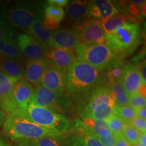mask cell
Masks as SVG:
<instances>
[{
	"label": "cell",
	"mask_w": 146,
	"mask_h": 146,
	"mask_svg": "<svg viewBox=\"0 0 146 146\" xmlns=\"http://www.w3.org/2000/svg\"><path fill=\"white\" fill-rule=\"evenodd\" d=\"M100 71L87 64L76 60L66 72V91L76 99L87 98L101 86Z\"/></svg>",
	"instance_id": "6da1fadb"
},
{
	"label": "cell",
	"mask_w": 146,
	"mask_h": 146,
	"mask_svg": "<svg viewBox=\"0 0 146 146\" xmlns=\"http://www.w3.org/2000/svg\"><path fill=\"white\" fill-rule=\"evenodd\" d=\"M3 129L6 136L16 142L22 140L34 141L65 131L47 129L36 125L23 116L19 111L8 114L5 117Z\"/></svg>",
	"instance_id": "7a4b0ae2"
},
{
	"label": "cell",
	"mask_w": 146,
	"mask_h": 146,
	"mask_svg": "<svg viewBox=\"0 0 146 146\" xmlns=\"http://www.w3.org/2000/svg\"><path fill=\"white\" fill-rule=\"evenodd\" d=\"M141 42L140 26L137 23H127L111 33L106 35V45L114 56H126L136 50Z\"/></svg>",
	"instance_id": "3957f363"
},
{
	"label": "cell",
	"mask_w": 146,
	"mask_h": 146,
	"mask_svg": "<svg viewBox=\"0 0 146 146\" xmlns=\"http://www.w3.org/2000/svg\"><path fill=\"white\" fill-rule=\"evenodd\" d=\"M19 112L36 125L47 129L67 131L74 128V121H71L64 115L46 108L31 104L25 111Z\"/></svg>",
	"instance_id": "277c9868"
},
{
	"label": "cell",
	"mask_w": 146,
	"mask_h": 146,
	"mask_svg": "<svg viewBox=\"0 0 146 146\" xmlns=\"http://www.w3.org/2000/svg\"><path fill=\"white\" fill-rule=\"evenodd\" d=\"M76 59L91 66L101 72L114 60V55L106 44L79 45L74 50Z\"/></svg>",
	"instance_id": "5b68a950"
},
{
	"label": "cell",
	"mask_w": 146,
	"mask_h": 146,
	"mask_svg": "<svg viewBox=\"0 0 146 146\" xmlns=\"http://www.w3.org/2000/svg\"><path fill=\"white\" fill-rule=\"evenodd\" d=\"M44 11L42 2L17 3L9 12V23L17 28L29 29L37 18H44Z\"/></svg>",
	"instance_id": "8992f818"
},
{
	"label": "cell",
	"mask_w": 146,
	"mask_h": 146,
	"mask_svg": "<svg viewBox=\"0 0 146 146\" xmlns=\"http://www.w3.org/2000/svg\"><path fill=\"white\" fill-rule=\"evenodd\" d=\"M70 97L63 93L54 92L40 85L35 87L31 104L62 112L71 106Z\"/></svg>",
	"instance_id": "52a82bcc"
},
{
	"label": "cell",
	"mask_w": 146,
	"mask_h": 146,
	"mask_svg": "<svg viewBox=\"0 0 146 146\" xmlns=\"http://www.w3.org/2000/svg\"><path fill=\"white\" fill-rule=\"evenodd\" d=\"M73 31L81 44H105L106 35L99 20L85 19L74 26Z\"/></svg>",
	"instance_id": "ba28073f"
},
{
	"label": "cell",
	"mask_w": 146,
	"mask_h": 146,
	"mask_svg": "<svg viewBox=\"0 0 146 146\" xmlns=\"http://www.w3.org/2000/svg\"><path fill=\"white\" fill-rule=\"evenodd\" d=\"M115 106L116 104L113 101L108 87L101 85L95 89L87 98V101L82 108L80 117L81 118H86L91 113Z\"/></svg>",
	"instance_id": "9c48e42d"
},
{
	"label": "cell",
	"mask_w": 146,
	"mask_h": 146,
	"mask_svg": "<svg viewBox=\"0 0 146 146\" xmlns=\"http://www.w3.org/2000/svg\"><path fill=\"white\" fill-rule=\"evenodd\" d=\"M36 146H82L81 133L75 127L55 135L34 140Z\"/></svg>",
	"instance_id": "30bf717a"
},
{
	"label": "cell",
	"mask_w": 146,
	"mask_h": 146,
	"mask_svg": "<svg viewBox=\"0 0 146 146\" xmlns=\"http://www.w3.org/2000/svg\"><path fill=\"white\" fill-rule=\"evenodd\" d=\"M39 85L57 93H64L66 88V72L47 62Z\"/></svg>",
	"instance_id": "8fae6325"
},
{
	"label": "cell",
	"mask_w": 146,
	"mask_h": 146,
	"mask_svg": "<svg viewBox=\"0 0 146 146\" xmlns=\"http://www.w3.org/2000/svg\"><path fill=\"white\" fill-rule=\"evenodd\" d=\"M17 44L22 54L29 60L45 58L47 46L43 43L29 34H21L17 36Z\"/></svg>",
	"instance_id": "7c38bea8"
},
{
	"label": "cell",
	"mask_w": 146,
	"mask_h": 146,
	"mask_svg": "<svg viewBox=\"0 0 146 146\" xmlns=\"http://www.w3.org/2000/svg\"><path fill=\"white\" fill-rule=\"evenodd\" d=\"M45 59L47 62L67 72L69 66L76 60L72 51L63 50L58 47L47 46Z\"/></svg>",
	"instance_id": "4fadbf2b"
},
{
	"label": "cell",
	"mask_w": 146,
	"mask_h": 146,
	"mask_svg": "<svg viewBox=\"0 0 146 146\" xmlns=\"http://www.w3.org/2000/svg\"><path fill=\"white\" fill-rule=\"evenodd\" d=\"M33 93L34 88L25 80L21 78L16 82L12 89V96L19 110H26L31 105Z\"/></svg>",
	"instance_id": "5bb4252c"
},
{
	"label": "cell",
	"mask_w": 146,
	"mask_h": 146,
	"mask_svg": "<svg viewBox=\"0 0 146 146\" xmlns=\"http://www.w3.org/2000/svg\"><path fill=\"white\" fill-rule=\"evenodd\" d=\"M79 45V41L72 30L62 29L52 32L50 47H58L74 52Z\"/></svg>",
	"instance_id": "9a60e30c"
},
{
	"label": "cell",
	"mask_w": 146,
	"mask_h": 146,
	"mask_svg": "<svg viewBox=\"0 0 146 146\" xmlns=\"http://www.w3.org/2000/svg\"><path fill=\"white\" fill-rule=\"evenodd\" d=\"M119 14V10L112 1L109 0H95L89 1L88 16L102 20Z\"/></svg>",
	"instance_id": "2e32d148"
},
{
	"label": "cell",
	"mask_w": 146,
	"mask_h": 146,
	"mask_svg": "<svg viewBox=\"0 0 146 146\" xmlns=\"http://www.w3.org/2000/svg\"><path fill=\"white\" fill-rule=\"evenodd\" d=\"M120 83L129 96L137 92L138 89L143 83L136 65L125 66L123 76Z\"/></svg>",
	"instance_id": "e0dca14e"
},
{
	"label": "cell",
	"mask_w": 146,
	"mask_h": 146,
	"mask_svg": "<svg viewBox=\"0 0 146 146\" xmlns=\"http://www.w3.org/2000/svg\"><path fill=\"white\" fill-rule=\"evenodd\" d=\"M47 66V62L45 58L27 60L24 70L25 81L35 86L39 85Z\"/></svg>",
	"instance_id": "ac0fdd59"
},
{
	"label": "cell",
	"mask_w": 146,
	"mask_h": 146,
	"mask_svg": "<svg viewBox=\"0 0 146 146\" xmlns=\"http://www.w3.org/2000/svg\"><path fill=\"white\" fill-rule=\"evenodd\" d=\"M88 4L87 1H71L66 7L67 17L70 21L81 22L88 16Z\"/></svg>",
	"instance_id": "d6986e66"
},
{
	"label": "cell",
	"mask_w": 146,
	"mask_h": 146,
	"mask_svg": "<svg viewBox=\"0 0 146 146\" xmlns=\"http://www.w3.org/2000/svg\"><path fill=\"white\" fill-rule=\"evenodd\" d=\"M43 18H39L35 20L28 29V33L29 35L34 36L47 46H50L52 32L47 30L43 26Z\"/></svg>",
	"instance_id": "ffe728a7"
},
{
	"label": "cell",
	"mask_w": 146,
	"mask_h": 146,
	"mask_svg": "<svg viewBox=\"0 0 146 146\" xmlns=\"http://www.w3.org/2000/svg\"><path fill=\"white\" fill-rule=\"evenodd\" d=\"M115 104L118 106L129 105V95L120 82L110 84L108 86Z\"/></svg>",
	"instance_id": "44dd1931"
},
{
	"label": "cell",
	"mask_w": 146,
	"mask_h": 146,
	"mask_svg": "<svg viewBox=\"0 0 146 146\" xmlns=\"http://www.w3.org/2000/svg\"><path fill=\"white\" fill-rule=\"evenodd\" d=\"M0 72L9 76L22 78L24 70L18 60L5 58L0 65Z\"/></svg>",
	"instance_id": "7402d4cb"
},
{
	"label": "cell",
	"mask_w": 146,
	"mask_h": 146,
	"mask_svg": "<svg viewBox=\"0 0 146 146\" xmlns=\"http://www.w3.org/2000/svg\"><path fill=\"white\" fill-rule=\"evenodd\" d=\"M99 21L101 23L105 35H108L114 31L118 28L127 23H126L127 21H133V19L127 16L116 15L112 17L106 18V19L99 20Z\"/></svg>",
	"instance_id": "603a6c76"
},
{
	"label": "cell",
	"mask_w": 146,
	"mask_h": 146,
	"mask_svg": "<svg viewBox=\"0 0 146 146\" xmlns=\"http://www.w3.org/2000/svg\"><path fill=\"white\" fill-rule=\"evenodd\" d=\"M74 127L81 133L82 146H104L96 135L82 127L77 120L74 121Z\"/></svg>",
	"instance_id": "cb8c5ba5"
},
{
	"label": "cell",
	"mask_w": 146,
	"mask_h": 146,
	"mask_svg": "<svg viewBox=\"0 0 146 146\" xmlns=\"http://www.w3.org/2000/svg\"><path fill=\"white\" fill-rule=\"evenodd\" d=\"M20 79L0 72V98L11 96L14 85Z\"/></svg>",
	"instance_id": "d4e9b609"
},
{
	"label": "cell",
	"mask_w": 146,
	"mask_h": 146,
	"mask_svg": "<svg viewBox=\"0 0 146 146\" xmlns=\"http://www.w3.org/2000/svg\"><path fill=\"white\" fill-rule=\"evenodd\" d=\"M77 120L84 129L94 133L96 136L98 135L101 129L104 128H108L107 123L105 121H102V120H97L89 118H81V119H77Z\"/></svg>",
	"instance_id": "484cf974"
},
{
	"label": "cell",
	"mask_w": 146,
	"mask_h": 146,
	"mask_svg": "<svg viewBox=\"0 0 146 146\" xmlns=\"http://www.w3.org/2000/svg\"><path fill=\"white\" fill-rule=\"evenodd\" d=\"M0 53L5 58L18 60H19L22 56V53L18 47L17 42L12 37L9 38Z\"/></svg>",
	"instance_id": "4316f807"
},
{
	"label": "cell",
	"mask_w": 146,
	"mask_h": 146,
	"mask_svg": "<svg viewBox=\"0 0 146 146\" xmlns=\"http://www.w3.org/2000/svg\"><path fill=\"white\" fill-rule=\"evenodd\" d=\"M65 16L64 10L62 8L53 5H48L45 7L44 18L56 23H60Z\"/></svg>",
	"instance_id": "83f0119b"
},
{
	"label": "cell",
	"mask_w": 146,
	"mask_h": 146,
	"mask_svg": "<svg viewBox=\"0 0 146 146\" xmlns=\"http://www.w3.org/2000/svg\"><path fill=\"white\" fill-rule=\"evenodd\" d=\"M108 67H110L106 72V79L108 85L120 82L124 74L125 66H122L118 63L113 64L112 62Z\"/></svg>",
	"instance_id": "f1b7e54d"
},
{
	"label": "cell",
	"mask_w": 146,
	"mask_h": 146,
	"mask_svg": "<svg viewBox=\"0 0 146 146\" xmlns=\"http://www.w3.org/2000/svg\"><path fill=\"white\" fill-rule=\"evenodd\" d=\"M122 133L131 146H134L139 143L140 132L131 123H127L126 124Z\"/></svg>",
	"instance_id": "f546056e"
},
{
	"label": "cell",
	"mask_w": 146,
	"mask_h": 146,
	"mask_svg": "<svg viewBox=\"0 0 146 146\" xmlns=\"http://www.w3.org/2000/svg\"><path fill=\"white\" fill-rule=\"evenodd\" d=\"M114 114L123 118L127 123H129L131 120L136 117L135 110L129 105L125 106H116L114 110Z\"/></svg>",
	"instance_id": "4dcf8cb0"
},
{
	"label": "cell",
	"mask_w": 146,
	"mask_h": 146,
	"mask_svg": "<svg viewBox=\"0 0 146 146\" xmlns=\"http://www.w3.org/2000/svg\"><path fill=\"white\" fill-rule=\"evenodd\" d=\"M106 123H107L108 127L112 133H122L124 127L127 123L123 118H120L116 115L113 114L108 119Z\"/></svg>",
	"instance_id": "1f68e13d"
},
{
	"label": "cell",
	"mask_w": 146,
	"mask_h": 146,
	"mask_svg": "<svg viewBox=\"0 0 146 146\" xmlns=\"http://www.w3.org/2000/svg\"><path fill=\"white\" fill-rule=\"evenodd\" d=\"M129 106L134 110H137L146 106L145 97L135 93L129 96Z\"/></svg>",
	"instance_id": "d6a6232c"
},
{
	"label": "cell",
	"mask_w": 146,
	"mask_h": 146,
	"mask_svg": "<svg viewBox=\"0 0 146 146\" xmlns=\"http://www.w3.org/2000/svg\"><path fill=\"white\" fill-rule=\"evenodd\" d=\"M104 146H114V138L112 133L108 128H104L97 135Z\"/></svg>",
	"instance_id": "836d02e7"
},
{
	"label": "cell",
	"mask_w": 146,
	"mask_h": 146,
	"mask_svg": "<svg viewBox=\"0 0 146 146\" xmlns=\"http://www.w3.org/2000/svg\"><path fill=\"white\" fill-rule=\"evenodd\" d=\"M129 123H131L133 127L136 128L140 133H145L146 131V120L139 117H135L131 120Z\"/></svg>",
	"instance_id": "e575fe53"
},
{
	"label": "cell",
	"mask_w": 146,
	"mask_h": 146,
	"mask_svg": "<svg viewBox=\"0 0 146 146\" xmlns=\"http://www.w3.org/2000/svg\"><path fill=\"white\" fill-rule=\"evenodd\" d=\"M14 32L5 22L0 24V40L8 37H12Z\"/></svg>",
	"instance_id": "d590c367"
},
{
	"label": "cell",
	"mask_w": 146,
	"mask_h": 146,
	"mask_svg": "<svg viewBox=\"0 0 146 146\" xmlns=\"http://www.w3.org/2000/svg\"><path fill=\"white\" fill-rule=\"evenodd\" d=\"M114 138V146H131L122 133H112Z\"/></svg>",
	"instance_id": "8d00e7d4"
},
{
	"label": "cell",
	"mask_w": 146,
	"mask_h": 146,
	"mask_svg": "<svg viewBox=\"0 0 146 146\" xmlns=\"http://www.w3.org/2000/svg\"><path fill=\"white\" fill-rule=\"evenodd\" d=\"M139 72L140 76H141L142 82L143 84L146 83V66H145V60H144L141 62L139 63L137 66H136Z\"/></svg>",
	"instance_id": "74e56055"
},
{
	"label": "cell",
	"mask_w": 146,
	"mask_h": 146,
	"mask_svg": "<svg viewBox=\"0 0 146 146\" xmlns=\"http://www.w3.org/2000/svg\"><path fill=\"white\" fill-rule=\"evenodd\" d=\"M68 3V1L67 0H49L47 1V3L49 5H56V6L60 7V8L67 5Z\"/></svg>",
	"instance_id": "f35d334b"
},
{
	"label": "cell",
	"mask_w": 146,
	"mask_h": 146,
	"mask_svg": "<svg viewBox=\"0 0 146 146\" xmlns=\"http://www.w3.org/2000/svg\"><path fill=\"white\" fill-rule=\"evenodd\" d=\"M135 110L136 117H139L142 119H146V108H141Z\"/></svg>",
	"instance_id": "ab89813d"
},
{
	"label": "cell",
	"mask_w": 146,
	"mask_h": 146,
	"mask_svg": "<svg viewBox=\"0 0 146 146\" xmlns=\"http://www.w3.org/2000/svg\"><path fill=\"white\" fill-rule=\"evenodd\" d=\"M16 146H36L33 141L31 140H22L17 141V145Z\"/></svg>",
	"instance_id": "60d3db41"
},
{
	"label": "cell",
	"mask_w": 146,
	"mask_h": 146,
	"mask_svg": "<svg viewBox=\"0 0 146 146\" xmlns=\"http://www.w3.org/2000/svg\"><path fill=\"white\" fill-rule=\"evenodd\" d=\"M6 12H5V8L3 7L0 6V24L4 22V20L6 17Z\"/></svg>",
	"instance_id": "b9f144b4"
},
{
	"label": "cell",
	"mask_w": 146,
	"mask_h": 146,
	"mask_svg": "<svg viewBox=\"0 0 146 146\" xmlns=\"http://www.w3.org/2000/svg\"><path fill=\"white\" fill-rule=\"evenodd\" d=\"M139 143L144 146H146V133H140Z\"/></svg>",
	"instance_id": "7bdbcfd3"
},
{
	"label": "cell",
	"mask_w": 146,
	"mask_h": 146,
	"mask_svg": "<svg viewBox=\"0 0 146 146\" xmlns=\"http://www.w3.org/2000/svg\"><path fill=\"white\" fill-rule=\"evenodd\" d=\"M5 117H6L5 114L0 109V127H1L3 125V123H4Z\"/></svg>",
	"instance_id": "ee69618b"
},
{
	"label": "cell",
	"mask_w": 146,
	"mask_h": 146,
	"mask_svg": "<svg viewBox=\"0 0 146 146\" xmlns=\"http://www.w3.org/2000/svg\"><path fill=\"white\" fill-rule=\"evenodd\" d=\"M145 91H146L145 85L143 84V85H142L141 86L139 87V89H138L137 92V94H139L141 95V96L145 97Z\"/></svg>",
	"instance_id": "f6af8a7d"
},
{
	"label": "cell",
	"mask_w": 146,
	"mask_h": 146,
	"mask_svg": "<svg viewBox=\"0 0 146 146\" xmlns=\"http://www.w3.org/2000/svg\"><path fill=\"white\" fill-rule=\"evenodd\" d=\"M0 146H10L8 141L2 137L0 136Z\"/></svg>",
	"instance_id": "bcb514c9"
},
{
	"label": "cell",
	"mask_w": 146,
	"mask_h": 146,
	"mask_svg": "<svg viewBox=\"0 0 146 146\" xmlns=\"http://www.w3.org/2000/svg\"><path fill=\"white\" fill-rule=\"evenodd\" d=\"M5 59V56H3V55L0 53V65H1V64L2 63L3 61H4Z\"/></svg>",
	"instance_id": "7dc6e473"
},
{
	"label": "cell",
	"mask_w": 146,
	"mask_h": 146,
	"mask_svg": "<svg viewBox=\"0 0 146 146\" xmlns=\"http://www.w3.org/2000/svg\"><path fill=\"white\" fill-rule=\"evenodd\" d=\"M134 146H144V145H141V143H137V144H135V145Z\"/></svg>",
	"instance_id": "c3c4849f"
}]
</instances>
